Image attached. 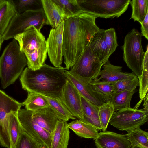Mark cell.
<instances>
[{"label": "cell", "instance_id": "cell-1", "mask_svg": "<svg viewBox=\"0 0 148 148\" xmlns=\"http://www.w3.org/2000/svg\"><path fill=\"white\" fill-rule=\"evenodd\" d=\"M97 18L84 12L64 19L63 55L66 70L74 65L99 29L95 23Z\"/></svg>", "mask_w": 148, "mask_h": 148}, {"label": "cell", "instance_id": "cell-2", "mask_svg": "<svg viewBox=\"0 0 148 148\" xmlns=\"http://www.w3.org/2000/svg\"><path fill=\"white\" fill-rule=\"evenodd\" d=\"M65 69L53 67L44 63L38 69L28 67L23 71L20 80L23 89L29 93H36L51 97H60L67 79Z\"/></svg>", "mask_w": 148, "mask_h": 148}, {"label": "cell", "instance_id": "cell-3", "mask_svg": "<svg viewBox=\"0 0 148 148\" xmlns=\"http://www.w3.org/2000/svg\"><path fill=\"white\" fill-rule=\"evenodd\" d=\"M25 54L28 67L32 70L42 66L47 57L46 40L45 36L34 26H31L14 38Z\"/></svg>", "mask_w": 148, "mask_h": 148}, {"label": "cell", "instance_id": "cell-4", "mask_svg": "<svg viewBox=\"0 0 148 148\" xmlns=\"http://www.w3.org/2000/svg\"><path fill=\"white\" fill-rule=\"evenodd\" d=\"M14 38L6 46L0 57V78L5 89L13 84L27 65V60Z\"/></svg>", "mask_w": 148, "mask_h": 148}, {"label": "cell", "instance_id": "cell-5", "mask_svg": "<svg viewBox=\"0 0 148 148\" xmlns=\"http://www.w3.org/2000/svg\"><path fill=\"white\" fill-rule=\"evenodd\" d=\"M142 36L133 28L126 35L122 47L123 60L138 79L142 73L145 54L142 45Z\"/></svg>", "mask_w": 148, "mask_h": 148}, {"label": "cell", "instance_id": "cell-6", "mask_svg": "<svg viewBox=\"0 0 148 148\" xmlns=\"http://www.w3.org/2000/svg\"><path fill=\"white\" fill-rule=\"evenodd\" d=\"M83 12L98 17L118 18L127 9L130 0H77Z\"/></svg>", "mask_w": 148, "mask_h": 148}, {"label": "cell", "instance_id": "cell-7", "mask_svg": "<svg viewBox=\"0 0 148 148\" xmlns=\"http://www.w3.org/2000/svg\"><path fill=\"white\" fill-rule=\"evenodd\" d=\"M49 25L43 9L27 11L16 14L10 23L2 38L4 40L14 38L28 27L34 26L40 31L44 25Z\"/></svg>", "mask_w": 148, "mask_h": 148}, {"label": "cell", "instance_id": "cell-8", "mask_svg": "<svg viewBox=\"0 0 148 148\" xmlns=\"http://www.w3.org/2000/svg\"><path fill=\"white\" fill-rule=\"evenodd\" d=\"M103 64L92 53L88 45L69 72L85 85L96 78Z\"/></svg>", "mask_w": 148, "mask_h": 148}, {"label": "cell", "instance_id": "cell-9", "mask_svg": "<svg viewBox=\"0 0 148 148\" xmlns=\"http://www.w3.org/2000/svg\"><path fill=\"white\" fill-rule=\"evenodd\" d=\"M148 120V110L131 107L115 112L109 123L121 131L127 132L140 127Z\"/></svg>", "mask_w": 148, "mask_h": 148}, {"label": "cell", "instance_id": "cell-10", "mask_svg": "<svg viewBox=\"0 0 148 148\" xmlns=\"http://www.w3.org/2000/svg\"><path fill=\"white\" fill-rule=\"evenodd\" d=\"M19 121L24 130L35 140L49 148L51 134L43 129L33 120L32 112L20 109L17 113Z\"/></svg>", "mask_w": 148, "mask_h": 148}, {"label": "cell", "instance_id": "cell-11", "mask_svg": "<svg viewBox=\"0 0 148 148\" xmlns=\"http://www.w3.org/2000/svg\"><path fill=\"white\" fill-rule=\"evenodd\" d=\"M64 19L57 27L50 29L47 40V53L50 61L55 67L61 66L63 62V36Z\"/></svg>", "mask_w": 148, "mask_h": 148}, {"label": "cell", "instance_id": "cell-12", "mask_svg": "<svg viewBox=\"0 0 148 148\" xmlns=\"http://www.w3.org/2000/svg\"><path fill=\"white\" fill-rule=\"evenodd\" d=\"M81 96L75 87L67 79L62 88L60 98L75 117L83 121Z\"/></svg>", "mask_w": 148, "mask_h": 148}, {"label": "cell", "instance_id": "cell-13", "mask_svg": "<svg viewBox=\"0 0 148 148\" xmlns=\"http://www.w3.org/2000/svg\"><path fill=\"white\" fill-rule=\"evenodd\" d=\"M98 77L92 82L95 83L113 84L123 79L136 75L122 71V67L114 65L107 61L102 66Z\"/></svg>", "mask_w": 148, "mask_h": 148}, {"label": "cell", "instance_id": "cell-14", "mask_svg": "<svg viewBox=\"0 0 148 148\" xmlns=\"http://www.w3.org/2000/svg\"><path fill=\"white\" fill-rule=\"evenodd\" d=\"M95 142L97 148H130L132 146L125 135L110 131L98 133Z\"/></svg>", "mask_w": 148, "mask_h": 148}, {"label": "cell", "instance_id": "cell-15", "mask_svg": "<svg viewBox=\"0 0 148 148\" xmlns=\"http://www.w3.org/2000/svg\"><path fill=\"white\" fill-rule=\"evenodd\" d=\"M32 116L33 120L38 125L51 134L58 120L60 119L50 107L32 112Z\"/></svg>", "mask_w": 148, "mask_h": 148}, {"label": "cell", "instance_id": "cell-16", "mask_svg": "<svg viewBox=\"0 0 148 148\" xmlns=\"http://www.w3.org/2000/svg\"><path fill=\"white\" fill-rule=\"evenodd\" d=\"M88 45L92 53L103 65L109 60L104 29H99L94 35Z\"/></svg>", "mask_w": 148, "mask_h": 148}, {"label": "cell", "instance_id": "cell-17", "mask_svg": "<svg viewBox=\"0 0 148 148\" xmlns=\"http://www.w3.org/2000/svg\"><path fill=\"white\" fill-rule=\"evenodd\" d=\"M64 74L67 79L75 87L81 96L98 106L107 102L102 97L95 92L88 84L86 85L83 84L69 71L65 70Z\"/></svg>", "mask_w": 148, "mask_h": 148}, {"label": "cell", "instance_id": "cell-18", "mask_svg": "<svg viewBox=\"0 0 148 148\" xmlns=\"http://www.w3.org/2000/svg\"><path fill=\"white\" fill-rule=\"evenodd\" d=\"M67 121L58 119L51 134L49 148H67L70 138Z\"/></svg>", "mask_w": 148, "mask_h": 148}, {"label": "cell", "instance_id": "cell-19", "mask_svg": "<svg viewBox=\"0 0 148 148\" xmlns=\"http://www.w3.org/2000/svg\"><path fill=\"white\" fill-rule=\"evenodd\" d=\"M23 106V102L17 101L0 90V125L8 122L10 112H18Z\"/></svg>", "mask_w": 148, "mask_h": 148}, {"label": "cell", "instance_id": "cell-20", "mask_svg": "<svg viewBox=\"0 0 148 148\" xmlns=\"http://www.w3.org/2000/svg\"><path fill=\"white\" fill-rule=\"evenodd\" d=\"M16 14L13 0H0V37L2 38L11 21Z\"/></svg>", "mask_w": 148, "mask_h": 148}, {"label": "cell", "instance_id": "cell-21", "mask_svg": "<svg viewBox=\"0 0 148 148\" xmlns=\"http://www.w3.org/2000/svg\"><path fill=\"white\" fill-rule=\"evenodd\" d=\"M81 101L84 119L83 121L92 126L97 130H102L99 115V106L82 96Z\"/></svg>", "mask_w": 148, "mask_h": 148}, {"label": "cell", "instance_id": "cell-22", "mask_svg": "<svg viewBox=\"0 0 148 148\" xmlns=\"http://www.w3.org/2000/svg\"><path fill=\"white\" fill-rule=\"evenodd\" d=\"M41 2L49 25L53 28L57 27L64 19L61 10L53 0H41Z\"/></svg>", "mask_w": 148, "mask_h": 148}, {"label": "cell", "instance_id": "cell-23", "mask_svg": "<svg viewBox=\"0 0 148 148\" xmlns=\"http://www.w3.org/2000/svg\"><path fill=\"white\" fill-rule=\"evenodd\" d=\"M69 129L81 137L95 140L98 133L93 126L81 120H76L68 124Z\"/></svg>", "mask_w": 148, "mask_h": 148}, {"label": "cell", "instance_id": "cell-24", "mask_svg": "<svg viewBox=\"0 0 148 148\" xmlns=\"http://www.w3.org/2000/svg\"><path fill=\"white\" fill-rule=\"evenodd\" d=\"M136 91V89L125 90L118 93H113L109 101L114 107V112L131 108V101Z\"/></svg>", "mask_w": 148, "mask_h": 148}, {"label": "cell", "instance_id": "cell-25", "mask_svg": "<svg viewBox=\"0 0 148 148\" xmlns=\"http://www.w3.org/2000/svg\"><path fill=\"white\" fill-rule=\"evenodd\" d=\"M43 96L48 102L49 107L53 110L60 119L67 121L69 119H76L63 103L60 98Z\"/></svg>", "mask_w": 148, "mask_h": 148}, {"label": "cell", "instance_id": "cell-26", "mask_svg": "<svg viewBox=\"0 0 148 148\" xmlns=\"http://www.w3.org/2000/svg\"><path fill=\"white\" fill-rule=\"evenodd\" d=\"M125 136L132 147L148 148V133L140 127L127 132Z\"/></svg>", "mask_w": 148, "mask_h": 148}, {"label": "cell", "instance_id": "cell-27", "mask_svg": "<svg viewBox=\"0 0 148 148\" xmlns=\"http://www.w3.org/2000/svg\"><path fill=\"white\" fill-rule=\"evenodd\" d=\"M17 113L13 111L9 114V133L10 148H15L20 134L24 131L18 118Z\"/></svg>", "mask_w": 148, "mask_h": 148}, {"label": "cell", "instance_id": "cell-28", "mask_svg": "<svg viewBox=\"0 0 148 148\" xmlns=\"http://www.w3.org/2000/svg\"><path fill=\"white\" fill-rule=\"evenodd\" d=\"M23 103L26 110L33 112L49 107V103L45 97L36 93H29Z\"/></svg>", "mask_w": 148, "mask_h": 148}, {"label": "cell", "instance_id": "cell-29", "mask_svg": "<svg viewBox=\"0 0 148 148\" xmlns=\"http://www.w3.org/2000/svg\"><path fill=\"white\" fill-rule=\"evenodd\" d=\"M60 8L65 18L84 12L77 0H53Z\"/></svg>", "mask_w": 148, "mask_h": 148}, {"label": "cell", "instance_id": "cell-30", "mask_svg": "<svg viewBox=\"0 0 148 148\" xmlns=\"http://www.w3.org/2000/svg\"><path fill=\"white\" fill-rule=\"evenodd\" d=\"M130 4L132 9L130 19L142 23L148 12V0H133Z\"/></svg>", "mask_w": 148, "mask_h": 148}, {"label": "cell", "instance_id": "cell-31", "mask_svg": "<svg viewBox=\"0 0 148 148\" xmlns=\"http://www.w3.org/2000/svg\"><path fill=\"white\" fill-rule=\"evenodd\" d=\"M139 81V95L141 100L142 101L148 91V46L146 50L143 62L142 71L141 75L138 79Z\"/></svg>", "mask_w": 148, "mask_h": 148}, {"label": "cell", "instance_id": "cell-32", "mask_svg": "<svg viewBox=\"0 0 148 148\" xmlns=\"http://www.w3.org/2000/svg\"><path fill=\"white\" fill-rule=\"evenodd\" d=\"M17 14L25 12L42 9L41 0H13Z\"/></svg>", "mask_w": 148, "mask_h": 148}, {"label": "cell", "instance_id": "cell-33", "mask_svg": "<svg viewBox=\"0 0 148 148\" xmlns=\"http://www.w3.org/2000/svg\"><path fill=\"white\" fill-rule=\"evenodd\" d=\"M114 112V107L110 101L99 107V115L103 131H106L110 119Z\"/></svg>", "mask_w": 148, "mask_h": 148}, {"label": "cell", "instance_id": "cell-34", "mask_svg": "<svg viewBox=\"0 0 148 148\" xmlns=\"http://www.w3.org/2000/svg\"><path fill=\"white\" fill-rule=\"evenodd\" d=\"M88 85L91 89L98 95L104 99L106 102L109 101L114 93L112 84L90 82Z\"/></svg>", "mask_w": 148, "mask_h": 148}, {"label": "cell", "instance_id": "cell-35", "mask_svg": "<svg viewBox=\"0 0 148 148\" xmlns=\"http://www.w3.org/2000/svg\"><path fill=\"white\" fill-rule=\"evenodd\" d=\"M112 85L113 93H116L125 90L136 89L138 86H139V81L137 77L135 75L122 79Z\"/></svg>", "mask_w": 148, "mask_h": 148}, {"label": "cell", "instance_id": "cell-36", "mask_svg": "<svg viewBox=\"0 0 148 148\" xmlns=\"http://www.w3.org/2000/svg\"><path fill=\"white\" fill-rule=\"evenodd\" d=\"M42 145L24 131L20 134L15 148H40Z\"/></svg>", "mask_w": 148, "mask_h": 148}, {"label": "cell", "instance_id": "cell-37", "mask_svg": "<svg viewBox=\"0 0 148 148\" xmlns=\"http://www.w3.org/2000/svg\"><path fill=\"white\" fill-rule=\"evenodd\" d=\"M105 38L107 44L108 56L116 50L118 46L116 33L115 29L112 28L105 30Z\"/></svg>", "mask_w": 148, "mask_h": 148}, {"label": "cell", "instance_id": "cell-38", "mask_svg": "<svg viewBox=\"0 0 148 148\" xmlns=\"http://www.w3.org/2000/svg\"><path fill=\"white\" fill-rule=\"evenodd\" d=\"M141 25V34L147 39H148V12L147 13L143 22L140 23Z\"/></svg>", "mask_w": 148, "mask_h": 148}, {"label": "cell", "instance_id": "cell-39", "mask_svg": "<svg viewBox=\"0 0 148 148\" xmlns=\"http://www.w3.org/2000/svg\"><path fill=\"white\" fill-rule=\"evenodd\" d=\"M148 93H147L143 99L144 101L143 104V106L144 107V108L147 110H148Z\"/></svg>", "mask_w": 148, "mask_h": 148}, {"label": "cell", "instance_id": "cell-40", "mask_svg": "<svg viewBox=\"0 0 148 148\" xmlns=\"http://www.w3.org/2000/svg\"><path fill=\"white\" fill-rule=\"evenodd\" d=\"M3 42L2 38L0 37V51L1 49L2 44Z\"/></svg>", "mask_w": 148, "mask_h": 148}, {"label": "cell", "instance_id": "cell-41", "mask_svg": "<svg viewBox=\"0 0 148 148\" xmlns=\"http://www.w3.org/2000/svg\"><path fill=\"white\" fill-rule=\"evenodd\" d=\"M40 148H47V147L46 145L43 144Z\"/></svg>", "mask_w": 148, "mask_h": 148}, {"label": "cell", "instance_id": "cell-42", "mask_svg": "<svg viewBox=\"0 0 148 148\" xmlns=\"http://www.w3.org/2000/svg\"><path fill=\"white\" fill-rule=\"evenodd\" d=\"M131 148H139L137 147H132Z\"/></svg>", "mask_w": 148, "mask_h": 148}]
</instances>
